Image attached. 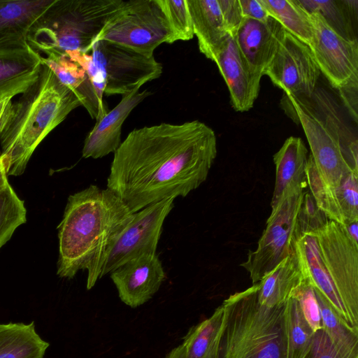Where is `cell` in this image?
<instances>
[{"label":"cell","instance_id":"obj_1","mask_svg":"<svg viewBox=\"0 0 358 358\" xmlns=\"http://www.w3.org/2000/svg\"><path fill=\"white\" fill-rule=\"evenodd\" d=\"M216 156V135L199 120L135 129L114 152L107 188L134 213L186 196L206 180Z\"/></svg>","mask_w":358,"mask_h":358},{"label":"cell","instance_id":"obj_2","mask_svg":"<svg viewBox=\"0 0 358 358\" xmlns=\"http://www.w3.org/2000/svg\"><path fill=\"white\" fill-rule=\"evenodd\" d=\"M134 213L114 192L91 185L69 196L58 226L57 275L87 271V289L100 278L105 256Z\"/></svg>","mask_w":358,"mask_h":358},{"label":"cell","instance_id":"obj_3","mask_svg":"<svg viewBox=\"0 0 358 358\" xmlns=\"http://www.w3.org/2000/svg\"><path fill=\"white\" fill-rule=\"evenodd\" d=\"M80 106L76 94L43 64L37 80L13 101L10 120L0 134V156L7 175L22 174L39 144Z\"/></svg>","mask_w":358,"mask_h":358},{"label":"cell","instance_id":"obj_4","mask_svg":"<svg viewBox=\"0 0 358 358\" xmlns=\"http://www.w3.org/2000/svg\"><path fill=\"white\" fill-rule=\"evenodd\" d=\"M123 0H55L35 22L28 44L39 54L79 51L89 53Z\"/></svg>","mask_w":358,"mask_h":358},{"label":"cell","instance_id":"obj_5","mask_svg":"<svg viewBox=\"0 0 358 358\" xmlns=\"http://www.w3.org/2000/svg\"><path fill=\"white\" fill-rule=\"evenodd\" d=\"M225 301L228 317L216 358H284V306H262L257 284Z\"/></svg>","mask_w":358,"mask_h":358},{"label":"cell","instance_id":"obj_6","mask_svg":"<svg viewBox=\"0 0 358 358\" xmlns=\"http://www.w3.org/2000/svg\"><path fill=\"white\" fill-rule=\"evenodd\" d=\"M285 110L299 123L308 140L310 155L322 182L337 188L352 172L358 173L357 139L340 131L330 115L323 120L306 98L284 95Z\"/></svg>","mask_w":358,"mask_h":358},{"label":"cell","instance_id":"obj_7","mask_svg":"<svg viewBox=\"0 0 358 358\" xmlns=\"http://www.w3.org/2000/svg\"><path fill=\"white\" fill-rule=\"evenodd\" d=\"M105 40L148 57L164 43H173L172 33L157 0L124 1L96 41Z\"/></svg>","mask_w":358,"mask_h":358},{"label":"cell","instance_id":"obj_8","mask_svg":"<svg viewBox=\"0 0 358 358\" xmlns=\"http://www.w3.org/2000/svg\"><path fill=\"white\" fill-rule=\"evenodd\" d=\"M327 272L358 334V243L343 224L329 220L314 234Z\"/></svg>","mask_w":358,"mask_h":358},{"label":"cell","instance_id":"obj_9","mask_svg":"<svg viewBox=\"0 0 358 358\" xmlns=\"http://www.w3.org/2000/svg\"><path fill=\"white\" fill-rule=\"evenodd\" d=\"M304 189L290 194L271 212L257 248L250 251L241 264L248 272L252 284L257 283L292 252Z\"/></svg>","mask_w":358,"mask_h":358},{"label":"cell","instance_id":"obj_10","mask_svg":"<svg viewBox=\"0 0 358 358\" xmlns=\"http://www.w3.org/2000/svg\"><path fill=\"white\" fill-rule=\"evenodd\" d=\"M92 61L104 81V94H125L160 77L162 64L133 49L105 40L91 49Z\"/></svg>","mask_w":358,"mask_h":358},{"label":"cell","instance_id":"obj_11","mask_svg":"<svg viewBox=\"0 0 358 358\" xmlns=\"http://www.w3.org/2000/svg\"><path fill=\"white\" fill-rule=\"evenodd\" d=\"M308 14L313 27L309 48L320 73L340 92L357 90V39L340 35L320 13Z\"/></svg>","mask_w":358,"mask_h":358},{"label":"cell","instance_id":"obj_12","mask_svg":"<svg viewBox=\"0 0 358 358\" xmlns=\"http://www.w3.org/2000/svg\"><path fill=\"white\" fill-rule=\"evenodd\" d=\"M174 199L152 203L134 213L107 252L100 278L130 259L156 253L164 222L173 207Z\"/></svg>","mask_w":358,"mask_h":358},{"label":"cell","instance_id":"obj_13","mask_svg":"<svg viewBox=\"0 0 358 358\" xmlns=\"http://www.w3.org/2000/svg\"><path fill=\"white\" fill-rule=\"evenodd\" d=\"M42 63L76 94L92 118L98 122L108 112L103 99L104 81L90 54L50 52L42 56Z\"/></svg>","mask_w":358,"mask_h":358},{"label":"cell","instance_id":"obj_14","mask_svg":"<svg viewBox=\"0 0 358 358\" xmlns=\"http://www.w3.org/2000/svg\"><path fill=\"white\" fill-rule=\"evenodd\" d=\"M320 73L309 46L286 30L264 72L284 95L306 99L314 94Z\"/></svg>","mask_w":358,"mask_h":358},{"label":"cell","instance_id":"obj_15","mask_svg":"<svg viewBox=\"0 0 358 358\" xmlns=\"http://www.w3.org/2000/svg\"><path fill=\"white\" fill-rule=\"evenodd\" d=\"M110 274L121 301L133 308L151 299L166 279L162 262L156 253L130 259Z\"/></svg>","mask_w":358,"mask_h":358},{"label":"cell","instance_id":"obj_16","mask_svg":"<svg viewBox=\"0 0 358 358\" xmlns=\"http://www.w3.org/2000/svg\"><path fill=\"white\" fill-rule=\"evenodd\" d=\"M285 32L284 27L272 17L265 22L243 18L234 38L250 69L262 77Z\"/></svg>","mask_w":358,"mask_h":358},{"label":"cell","instance_id":"obj_17","mask_svg":"<svg viewBox=\"0 0 358 358\" xmlns=\"http://www.w3.org/2000/svg\"><path fill=\"white\" fill-rule=\"evenodd\" d=\"M214 62L227 84L233 108L238 112L252 108L259 95L262 77L250 69L234 36L229 37Z\"/></svg>","mask_w":358,"mask_h":358},{"label":"cell","instance_id":"obj_18","mask_svg":"<svg viewBox=\"0 0 358 358\" xmlns=\"http://www.w3.org/2000/svg\"><path fill=\"white\" fill-rule=\"evenodd\" d=\"M42 56L27 42L0 45V101L26 92L38 78Z\"/></svg>","mask_w":358,"mask_h":358},{"label":"cell","instance_id":"obj_19","mask_svg":"<svg viewBox=\"0 0 358 358\" xmlns=\"http://www.w3.org/2000/svg\"><path fill=\"white\" fill-rule=\"evenodd\" d=\"M152 93L135 89L122 95L120 102L108 111L86 137L82 151L84 158L98 159L115 152L121 143L122 127L129 113Z\"/></svg>","mask_w":358,"mask_h":358},{"label":"cell","instance_id":"obj_20","mask_svg":"<svg viewBox=\"0 0 358 358\" xmlns=\"http://www.w3.org/2000/svg\"><path fill=\"white\" fill-rule=\"evenodd\" d=\"M308 150L299 137L290 136L273 155L275 181L271 201V211L283 199L307 186Z\"/></svg>","mask_w":358,"mask_h":358},{"label":"cell","instance_id":"obj_21","mask_svg":"<svg viewBox=\"0 0 358 358\" xmlns=\"http://www.w3.org/2000/svg\"><path fill=\"white\" fill-rule=\"evenodd\" d=\"M305 278L327 301L341 321L354 334L346 311L327 272L315 234L301 236L293 243Z\"/></svg>","mask_w":358,"mask_h":358},{"label":"cell","instance_id":"obj_22","mask_svg":"<svg viewBox=\"0 0 358 358\" xmlns=\"http://www.w3.org/2000/svg\"><path fill=\"white\" fill-rule=\"evenodd\" d=\"M194 34L200 52L214 62L231 36L226 27L218 0H187Z\"/></svg>","mask_w":358,"mask_h":358},{"label":"cell","instance_id":"obj_23","mask_svg":"<svg viewBox=\"0 0 358 358\" xmlns=\"http://www.w3.org/2000/svg\"><path fill=\"white\" fill-rule=\"evenodd\" d=\"M55 0H0V45L27 42L35 22Z\"/></svg>","mask_w":358,"mask_h":358},{"label":"cell","instance_id":"obj_24","mask_svg":"<svg viewBox=\"0 0 358 358\" xmlns=\"http://www.w3.org/2000/svg\"><path fill=\"white\" fill-rule=\"evenodd\" d=\"M305 280L293 248L285 259L256 283L258 301L268 308L284 306Z\"/></svg>","mask_w":358,"mask_h":358},{"label":"cell","instance_id":"obj_25","mask_svg":"<svg viewBox=\"0 0 358 358\" xmlns=\"http://www.w3.org/2000/svg\"><path fill=\"white\" fill-rule=\"evenodd\" d=\"M227 317L224 300L209 317L189 329L182 343L187 358H216Z\"/></svg>","mask_w":358,"mask_h":358},{"label":"cell","instance_id":"obj_26","mask_svg":"<svg viewBox=\"0 0 358 358\" xmlns=\"http://www.w3.org/2000/svg\"><path fill=\"white\" fill-rule=\"evenodd\" d=\"M50 344L29 324H0V358H43Z\"/></svg>","mask_w":358,"mask_h":358},{"label":"cell","instance_id":"obj_27","mask_svg":"<svg viewBox=\"0 0 358 358\" xmlns=\"http://www.w3.org/2000/svg\"><path fill=\"white\" fill-rule=\"evenodd\" d=\"M283 335L284 358H308L314 333L293 297L284 305Z\"/></svg>","mask_w":358,"mask_h":358},{"label":"cell","instance_id":"obj_28","mask_svg":"<svg viewBox=\"0 0 358 358\" xmlns=\"http://www.w3.org/2000/svg\"><path fill=\"white\" fill-rule=\"evenodd\" d=\"M268 15L284 29L308 46L313 38L309 14L296 0H259Z\"/></svg>","mask_w":358,"mask_h":358},{"label":"cell","instance_id":"obj_29","mask_svg":"<svg viewBox=\"0 0 358 358\" xmlns=\"http://www.w3.org/2000/svg\"><path fill=\"white\" fill-rule=\"evenodd\" d=\"M314 291L323 331L341 355L346 358H358V335L341 321L325 298L318 291L315 289Z\"/></svg>","mask_w":358,"mask_h":358},{"label":"cell","instance_id":"obj_30","mask_svg":"<svg viewBox=\"0 0 358 358\" xmlns=\"http://www.w3.org/2000/svg\"><path fill=\"white\" fill-rule=\"evenodd\" d=\"M26 208L9 182L0 190V248L26 222Z\"/></svg>","mask_w":358,"mask_h":358},{"label":"cell","instance_id":"obj_31","mask_svg":"<svg viewBox=\"0 0 358 358\" xmlns=\"http://www.w3.org/2000/svg\"><path fill=\"white\" fill-rule=\"evenodd\" d=\"M308 13H318L340 35L355 39L350 34L351 27L346 10L349 8L350 1H319L296 0Z\"/></svg>","mask_w":358,"mask_h":358},{"label":"cell","instance_id":"obj_32","mask_svg":"<svg viewBox=\"0 0 358 358\" xmlns=\"http://www.w3.org/2000/svg\"><path fill=\"white\" fill-rule=\"evenodd\" d=\"M172 33V42L189 41L194 36L187 0H157Z\"/></svg>","mask_w":358,"mask_h":358},{"label":"cell","instance_id":"obj_33","mask_svg":"<svg viewBox=\"0 0 358 358\" xmlns=\"http://www.w3.org/2000/svg\"><path fill=\"white\" fill-rule=\"evenodd\" d=\"M329 220L310 192H305L296 219L294 241L303 234H314Z\"/></svg>","mask_w":358,"mask_h":358},{"label":"cell","instance_id":"obj_34","mask_svg":"<svg viewBox=\"0 0 358 358\" xmlns=\"http://www.w3.org/2000/svg\"><path fill=\"white\" fill-rule=\"evenodd\" d=\"M336 196L344 224L358 220V173L348 174L337 187Z\"/></svg>","mask_w":358,"mask_h":358},{"label":"cell","instance_id":"obj_35","mask_svg":"<svg viewBox=\"0 0 358 358\" xmlns=\"http://www.w3.org/2000/svg\"><path fill=\"white\" fill-rule=\"evenodd\" d=\"M299 304L302 314L310 328L315 334L322 329L319 305L313 287L306 279L294 292L292 296Z\"/></svg>","mask_w":358,"mask_h":358},{"label":"cell","instance_id":"obj_36","mask_svg":"<svg viewBox=\"0 0 358 358\" xmlns=\"http://www.w3.org/2000/svg\"><path fill=\"white\" fill-rule=\"evenodd\" d=\"M308 358H346L336 349L328 336L320 329L313 335Z\"/></svg>","mask_w":358,"mask_h":358},{"label":"cell","instance_id":"obj_37","mask_svg":"<svg viewBox=\"0 0 358 358\" xmlns=\"http://www.w3.org/2000/svg\"><path fill=\"white\" fill-rule=\"evenodd\" d=\"M228 32L236 34L243 19L238 0H218Z\"/></svg>","mask_w":358,"mask_h":358},{"label":"cell","instance_id":"obj_38","mask_svg":"<svg viewBox=\"0 0 358 358\" xmlns=\"http://www.w3.org/2000/svg\"><path fill=\"white\" fill-rule=\"evenodd\" d=\"M243 18L265 22L271 17L259 0H238Z\"/></svg>","mask_w":358,"mask_h":358},{"label":"cell","instance_id":"obj_39","mask_svg":"<svg viewBox=\"0 0 358 358\" xmlns=\"http://www.w3.org/2000/svg\"><path fill=\"white\" fill-rule=\"evenodd\" d=\"M13 99L6 98L0 101V134L4 130L12 113Z\"/></svg>","mask_w":358,"mask_h":358},{"label":"cell","instance_id":"obj_40","mask_svg":"<svg viewBox=\"0 0 358 358\" xmlns=\"http://www.w3.org/2000/svg\"><path fill=\"white\" fill-rule=\"evenodd\" d=\"M344 226L352 239L358 243V220L349 222Z\"/></svg>","mask_w":358,"mask_h":358},{"label":"cell","instance_id":"obj_41","mask_svg":"<svg viewBox=\"0 0 358 358\" xmlns=\"http://www.w3.org/2000/svg\"><path fill=\"white\" fill-rule=\"evenodd\" d=\"M7 176L6 164L0 156V190L8 183Z\"/></svg>","mask_w":358,"mask_h":358},{"label":"cell","instance_id":"obj_42","mask_svg":"<svg viewBox=\"0 0 358 358\" xmlns=\"http://www.w3.org/2000/svg\"><path fill=\"white\" fill-rule=\"evenodd\" d=\"M165 358H187L183 346L181 345L174 348L170 351Z\"/></svg>","mask_w":358,"mask_h":358}]
</instances>
